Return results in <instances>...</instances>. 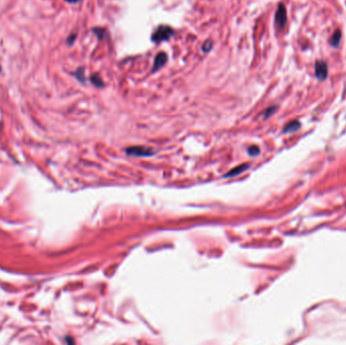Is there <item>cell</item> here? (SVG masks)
Instances as JSON below:
<instances>
[{
  "mask_svg": "<svg viewBox=\"0 0 346 345\" xmlns=\"http://www.w3.org/2000/svg\"><path fill=\"white\" fill-rule=\"evenodd\" d=\"M174 36V30L167 24H160L152 34L151 40L154 44H160L169 41Z\"/></svg>",
  "mask_w": 346,
  "mask_h": 345,
  "instance_id": "6da1fadb",
  "label": "cell"
},
{
  "mask_svg": "<svg viewBox=\"0 0 346 345\" xmlns=\"http://www.w3.org/2000/svg\"><path fill=\"white\" fill-rule=\"evenodd\" d=\"M128 155L130 156H135V157H146V156H151L154 154L153 150L150 148H146V147H131L125 150Z\"/></svg>",
  "mask_w": 346,
  "mask_h": 345,
  "instance_id": "7a4b0ae2",
  "label": "cell"
},
{
  "mask_svg": "<svg viewBox=\"0 0 346 345\" xmlns=\"http://www.w3.org/2000/svg\"><path fill=\"white\" fill-rule=\"evenodd\" d=\"M168 61V56L166 53L161 52L159 54H157L155 59H154V63H153V67H152V73L160 70L161 68H163L165 66V64Z\"/></svg>",
  "mask_w": 346,
  "mask_h": 345,
  "instance_id": "3957f363",
  "label": "cell"
},
{
  "mask_svg": "<svg viewBox=\"0 0 346 345\" xmlns=\"http://www.w3.org/2000/svg\"><path fill=\"white\" fill-rule=\"evenodd\" d=\"M287 23V10L284 4H279L275 13V24L277 27L282 28Z\"/></svg>",
  "mask_w": 346,
  "mask_h": 345,
  "instance_id": "277c9868",
  "label": "cell"
},
{
  "mask_svg": "<svg viewBox=\"0 0 346 345\" xmlns=\"http://www.w3.org/2000/svg\"><path fill=\"white\" fill-rule=\"evenodd\" d=\"M327 73H328V69H327L326 63L323 62V61H318L316 63V66H315V74H316V76L320 80H324L327 77Z\"/></svg>",
  "mask_w": 346,
  "mask_h": 345,
  "instance_id": "5b68a950",
  "label": "cell"
},
{
  "mask_svg": "<svg viewBox=\"0 0 346 345\" xmlns=\"http://www.w3.org/2000/svg\"><path fill=\"white\" fill-rule=\"evenodd\" d=\"M92 31H93V34L98 37V39L100 41H104V40L108 39L107 30L103 27H94V28H92Z\"/></svg>",
  "mask_w": 346,
  "mask_h": 345,
  "instance_id": "8992f818",
  "label": "cell"
},
{
  "mask_svg": "<svg viewBox=\"0 0 346 345\" xmlns=\"http://www.w3.org/2000/svg\"><path fill=\"white\" fill-rule=\"evenodd\" d=\"M246 169H248V165L244 164V165H241V166H238L236 168H234L233 170H231L230 172H228L225 177H234V176H237L239 174H241L242 172H244Z\"/></svg>",
  "mask_w": 346,
  "mask_h": 345,
  "instance_id": "52a82bcc",
  "label": "cell"
},
{
  "mask_svg": "<svg viewBox=\"0 0 346 345\" xmlns=\"http://www.w3.org/2000/svg\"><path fill=\"white\" fill-rule=\"evenodd\" d=\"M90 81L96 87H99V88L105 87V82L99 74H92L90 77Z\"/></svg>",
  "mask_w": 346,
  "mask_h": 345,
  "instance_id": "ba28073f",
  "label": "cell"
},
{
  "mask_svg": "<svg viewBox=\"0 0 346 345\" xmlns=\"http://www.w3.org/2000/svg\"><path fill=\"white\" fill-rule=\"evenodd\" d=\"M299 129H300V123L298 121H292L291 123H289L286 127L285 133H293V132H296Z\"/></svg>",
  "mask_w": 346,
  "mask_h": 345,
  "instance_id": "9c48e42d",
  "label": "cell"
},
{
  "mask_svg": "<svg viewBox=\"0 0 346 345\" xmlns=\"http://www.w3.org/2000/svg\"><path fill=\"white\" fill-rule=\"evenodd\" d=\"M73 75L77 78L78 81H80L81 83H85L86 78H85V74H84V68H82V67L78 68V69L74 72Z\"/></svg>",
  "mask_w": 346,
  "mask_h": 345,
  "instance_id": "30bf717a",
  "label": "cell"
},
{
  "mask_svg": "<svg viewBox=\"0 0 346 345\" xmlns=\"http://www.w3.org/2000/svg\"><path fill=\"white\" fill-rule=\"evenodd\" d=\"M213 48V42L212 41H207L204 43L203 47H202V50L204 53H209Z\"/></svg>",
  "mask_w": 346,
  "mask_h": 345,
  "instance_id": "8fae6325",
  "label": "cell"
},
{
  "mask_svg": "<svg viewBox=\"0 0 346 345\" xmlns=\"http://www.w3.org/2000/svg\"><path fill=\"white\" fill-rule=\"evenodd\" d=\"M339 40H340V31L337 30L336 33L333 35V38L331 40V44L336 47L339 44Z\"/></svg>",
  "mask_w": 346,
  "mask_h": 345,
  "instance_id": "7c38bea8",
  "label": "cell"
},
{
  "mask_svg": "<svg viewBox=\"0 0 346 345\" xmlns=\"http://www.w3.org/2000/svg\"><path fill=\"white\" fill-rule=\"evenodd\" d=\"M248 152H249V154H250L251 156H256V155H258V154L260 153V150H259L258 147L252 146V147H250V148L248 149Z\"/></svg>",
  "mask_w": 346,
  "mask_h": 345,
  "instance_id": "4fadbf2b",
  "label": "cell"
},
{
  "mask_svg": "<svg viewBox=\"0 0 346 345\" xmlns=\"http://www.w3.org/2000/svg\"><path fill=\"white\" fill-rule=\"evenodd\" d=\"M275 110H276V107L275 106H272V107H270V108H268L265 112H264V114H263V115H264V118H267V117H269L274 112H275Z\"/></svg>",
  "mask_w": 346,
  "mask_h": 345,
  "instance_id": "5bb4252c",
  "label": "cell"
},
{
  "mask_svg": "<svg viewBox=\"0 0 346 345\" xmlns=\"http://www.w3.org/2000/svg\"><path fill=\"white\" fill-rule=\"evenodd\" d=\"M75 39H76V35H75V34L71 35V36L67 39V44H68L69 46H72L73 43H74V41H75Z\"/></svg>",
  "mask_w": 346,
  "mask_h": 345,
  "instance_id": "9a60e30c",
  "label": "cell"
},
{
  "mask_svg": "<svg viewBox=\"0 0 346 345\" xmlns=\"http://www.w3.org/2000/svg\"><path fill=\"white\" fill-rule=\"evenodd\" d=\"M65 1H66L67 3H69V4H77V3L81 2L82 0H65Z\"/></svg>",
  "mask_w": 346,
  "mask_h": 345,
  "instance_id": "2e32d148",
  "label": "cell"
},
{
  "mask_svg": "<svg viewBox=\"0 0 346 345\" xmlns=\"http://www.w3.org/2000/svg\"><path fill=\"white\" fill-rule=\"evenodd\" d=\"M0 71H1V67H0Z\"/></svg>",
  "mask_w": 346,
  "mask_h": 345,
  "instance_id": "e0dca14e",
  "label": "cell"
}]
</instances>
